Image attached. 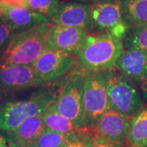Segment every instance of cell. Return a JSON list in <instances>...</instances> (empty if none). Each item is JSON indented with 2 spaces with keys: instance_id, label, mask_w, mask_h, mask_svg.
<instances>
[{
  "instance_id": "cell-1",
  "label": "cell",
  "mask_w": 147,
  "mask_h": 147,
  "mask_svg": "<svg viewBox=\"0 0 147 147\" xmlns=\"http://www.w3.org/2000/svg\"><path fill=\"white\" fill-rule=\"evenodd\" d=\"M123 50V38L109 33L91 34L77 57L78 66L84 72L115 69Z\"/></svg>"
},
{
  "instance_id": "cell-2",
  "label": "cell",
  "mask_w": 147,
  "mask_h": 147,
  "mask_svg": "<svg viewBox=\"0 0 147 147\" xmlns=\"http://www.w3.org/2000/svg\"><path fill=\"white\" fill-rule=\"evenodd\" d=\"M58 93L56 87L43 86L26 99L0 102V131L11 134L26 119L43 114L57 101Z\"/></svg>"
},
{
  "instance_id": "cell-3",
  "label": "cell",
  "mask_w": 147,
  "mask_h": 147,
  "mask_svg": "<svg viewBox=\"0 0 147 147\" xmlns=\"http://www.w3.org/2000/svg\"><path fill=\"white\" fill-rule=\"evenodd\" d=\"M51 24L16 32L0 53V67L32 65L47 49V36Z\"/></svg>"
},
{
  "instance_id": "cell-4",
  "label": "cell",
  "mask_w": 147,
  "mask_h": 147,
  "mask_svg": "<svg viewBox=\"0 0 147 147\" xmlns=\"http://www.w3.org/2000/svg\"><path fill=\"white\" fill-rule=\"evenodd\" d=\"M111 70L84 74V127L94 130L100 119L110 109L107 84Z\"/></svg>"
},
{
  "instance_id": "cell-5",
  "label": "cell",
  "mask_w": 147,
  "mask_h": 147,
  "mask_svg": "<svg viewBox=\"0 0 147 147\" xmlns=\"http://www.w3.org/2000/svg\"><path fill=\"white\" fill-rule=\"evenodd\" d=\"M135 82L118 69H113L107 84L110 109L133 117L144 106L143 97Z\"/></svg>"
},
{
  "instance_id": "cell-6",
  "label": "cell",
  "mask_w": 147,
  "mask_h": 147,
  "mask_svg": "<svg viewBox=\"0 0 147 147\" xmlns=\"http://www.w3.org/2000/svg\"><path fill=\"white\" fill-rule=\"evenodd\" d=\"M77 57L68 53L46 49L31 65L38 86L54 84L72 73Z\"/></svg>"
},
{
  "instance_id": "cell-7",
  "label": "cell",
  "mask_w": 147,
  "mask_h": 147,
  "mask_svg": "<svg viewBox=\"0 0 147 147\" xmlns=\"http://www.w3.org/2000/svg\"><path fill=\"white\" fill-rule=\"evenodd\" d=\"M84 71L72 72L59 88L56 105L58 111L84 127Z\"/></svg>"
},
{
  "instance_id": "cell-8",
  "label": "cell",
  "mask_w": 147,
  "mask_h": 147,
  "mask_svg": "<svg viewBox=\"0 0 147 147\" xmlns=\"http://www.w3.org/2000/svg\"><path fill=\"white\" fill-rule=\"evenodd\" d=\"M90 6L93 33H109L123 38L127 28L123 20L119 0H98Z\"/></svg>"
},
{
  "instance_id": "cell-9",
  "label": "cell",
  "mask_w": 147,
  "mask_h": 147,
  "mask_svg": "<svg viewBox=\"0 0 147 147\" xmlns=\"http://www.w3.org/2000/svg\"><path fill=\"white\" fill-rule=\"evenodd\" d=\"M88 34L80 28L51 24L47 36V49L64 52L77 57Z\"/></svg>"
},
{
  "instance_id": "cell-10",
  "label": "cell",
  "mask_w": 147,
  "mask_h": 147,
  "mask_svg": "<svg viewBox=\"0 0 147 147\" xmlns=\"http://www.w3.org/2000/svg\"><path fill=\"white\" fill-rule=\"evenodd\" d=\"M50 22L53 25L80 28L89 34H93L91 6L79 2H60Z\"/></svg>"
},
{
  "instance_id": "cell-11",
  "label": "cell",
  "mask_w": 147,
  "mask_h": 147,
  "mask_svg": "<svg viewBox=\"0 0 147 147\" xmlns=\"http://www.w3.org/2000/svg\"><path fill=\"white\" fill-rule=\"evenodd\" d=\"M38 87L31 65L0 67V100Z\"/></svg>"
},
{
  "instance_id": "cell-12",
  "label": "cell",
  "mask_w": 147,
  "mask_h": 147,
  "mask_svg": "<svg viewBox=\"0 0 147 147\" xmlns=\"http://www.w3.org/2000/svg\"><path fill=\"white\" fill-rule=\"evenodd\" d=\"M131 118L110 108L100 118L93 131L96 136L126 147Z\"/></svg>"
},
{
  "instance_id": "cell-13",
  "label": "cell",
  "mask_w": 147,
  "mask_h": 147,
  "mask_svg": "<svg viewBox=\"0 0 147 147\" xmlns=\"http://www.w3.org/2000/svg\"><path fill=\"white\" fill-rule=\"evenodd\" d=\"M0 21L9 26L15 33L51 24L50 20L46 16L27 7H5Z\"/></svg>"
},
{
  "instance_id": "cell-14",
  "label": "cell",
  "mask_w": 147,
  "mask_h": 147,
  "mask_svg": "<svg viewBox=\"0 0 147 147\" xmlns=\"http://www.w3.org/2000/svg\"><path fill=\"white\" fill-rule=\"evenodd\" d=\"M116 69L135 83H142L147 77V50L124 49L117 63Z\"/></svg>"
},
{
  "instance_id": "cell-15",
  "label": "cell",
  "mask_w": 147,
  "mask_h": 147,
  "mask_svg": "<svg viewBox=\"0 0 147 147\" xmlns=\"http://www.w3.org/2000/svg\"><path fill=\"white\" fill-rule=\"evenodd\" d=\"M46 129L42 114L31 116L22 122L16 131L10 135L15 140L17 147H28Z\"/></svg>"
},
{
  "instance_id": "cell-16",
  "label": "cell",
  "mask_w": 147,
  "mask_h": 147,
  "mask_svg": "<svg viewBox=\"0 0 147 147\" xmlns=\"http://www.w3.org/2000/svg\"><path fill=\"white\" fill-rule=\"evenodd\" d=\"M42 117L45 127L48 130L69 134H77L86 130H89L77 126L74 122L62 115L58 111L56 101L45 110L42 114Z\"/></svg>"
},
{
  "instance_id": "cell-17",
  "label": "cell",
  "mask_w": 147,
  "mask_h": 147,
  "mask_svg": "<svg viewBox=\"0 0 147 147\" xmlns=\"http://www.w3.org/2000/svg\"><path fill=\"white\" fill-rule=\"evenodd\" d=\"M127 28L147 25V0H119Z\"/></svg>"
},
{
  "instance_id": "cell-18",
  "label": "cell",
  "mask_w": 147,
  "mask_h": 147,
  "mask_svg": "<svg viewBox=\"0 0 147 147\" xmlns=\"http://www.w3.org/2000/svg\"><path fill=\"white\" fill-rule=\"evenodd\" d=\"M126 147H147V105L131 118Z\"/></svg>"
},
{
  "instance_id": "cell-19",
  "label": "cell",
  "mask_w": 147,
  "mask_h": 147,
  "mask_svg": "<svg viewBox=\"0 0 147 147\" xmlns=\"http://www.w3.org/2000/svg\"><path fill=\"white\" fill-rule=\"evenodd\" d=\"M78 134L79 133L69 134L45 129L28 147H62Z\"/></svg>"
},
{
  "instance_id": "cell-20",
  "label": "cell",
  "mask_w": 147,
  "mask_h": 147,
  "mask_svg": "<svg viewBox=\"0 0 147 147\" xmlns=\"http://www.w3.org/2000/svg\"><path fill=\"white\" fill-rule=\"evenodd\" d=\"M123 46L124 49L147 50V25L128 28L123 36Z\"/></svg>"
},
{
  "instance_id": "cell-21",
  "label": "cell",
  "mask_w": 147,
  "mask_h": 147,
  "mask_svg": "<svg viewBox=\"0 0 147 147\" xmlns=\"http://www.w3.org/2000/svg\"><path fill=\"white\" fill-rule=\"evenodd\" d=\"M59 0H27L26 7L50 18L57 8Z\"/></svg>"
},
{
  "instance_id": "cell-22",
  "label": "cell",
  "mask_w": 147,
  "mask_h": 147,
  "mask_svg": "<svg viewBox=\"0 0 147 147\" xmlns=\"http://www.w3.org/2000/svg\"><path fill=\"white\" fill-rule=\"evenodd\" d=\"M95 133L92 130H86L78 134L62 147H91L94 141Z\"/></svg>"
},
{
  "instance_id": "cell-23",
  "label": "cell",
  "mask_w": 147,
  "mask_h": 147,
  "mask_svg": "<svg viewBox=\"0 0 147 147\" xmlns=\"http://www.w3.org/2000/svg\"><path fill=\"white\" fill-rule=\"evenodd\" d=\"M14 34L15 31L9 26L0 21V53L5 49Z\"/></svg>"
},
{
  "instance_id": "cell-24",
  "label": "cell",
  "mask_w": 147,
  "mask_h": 147,
  "mask_svg": "<svg viewBox=\"0 0 147 147\" xmlns=\"http://www.w3.org/2000/svg\"><path fill=\"white\" fill-rule=\"evenodd\" d=\"M91 147H125L119 144H117L115 142L108 141L106 139H104L102 137L95 135L94 141Z\"/></svg>"
},
{
  "instance_id": "cell-25",
  "label": "cell",
  "mask_w": 147,
  "mask_h": 147,
  "mask_svg": "<svg viewBox=\"0 0 147 147\" xmlns=\"http://www.w3.org/2000/svg\"><path fill=\"white\" fill-rule=\"evenodd\" d=\"M0 147H17V145L10 134L0 131Z\"/></svg>"
},
{
  "instance_id": "cell-26",
  "label": "cell",
  "mask_w": 147,
  "mask_h": 147,
  "mask_svg": "<svg viewBox=\"0 0 147 147\" xmlns=\"http://www.w3.org/2000/svg\"><path fill=\"white\" fill-rule=\"evenodd\" d=\"M3 7H26L27 0H0Z\"/></svg>"
},
{
  "instance_id": "cell-27",
  "label": "cell",
  "mask_w": 147,
  "mask_h": 147,
  "mask_svg": "<svg viewBox=\"0 0 147 147\" xmlns=\"http://www.w3.org/2000/svg\"><path fill=\"white\" fill-rule=\"evenodd\" d=\"M142 97L144 100H147V77L141 83Z\"/></svg>"
},
{
  "instance_id": "cell-28",
  "label": "cell",
  "mask_w": 147,
  "mask_h": 147,
  "mask_svg": "<svg viewBox=\"0 0 147 147\" xmlns=\"http://www.w3.org/2000/svg\"><path fill=\"white\" fill-rule=\"evenodd\" d=\"M73 1L79 2V3H84V4H88V5H91V4H92L93 3L96 2V1H98V0H73Z\"/></svg>"
},
{
  "instance_id": "cell-29",
  "label": "cell",
  "mask_w": 147,
  "mask_h": 147,
  "mask_svg": "<svg viewBox=\"0 0 147 147\" xmlns=\"http://www.w3.org/2000/svg\"><path fill=\"white\" fill-rule=\"evenodd\" d=\"M4 9H5V7H3V6L1 4V3H0V21H1V19H2V17H3Z\"/></svg>"
}]
</instances>
